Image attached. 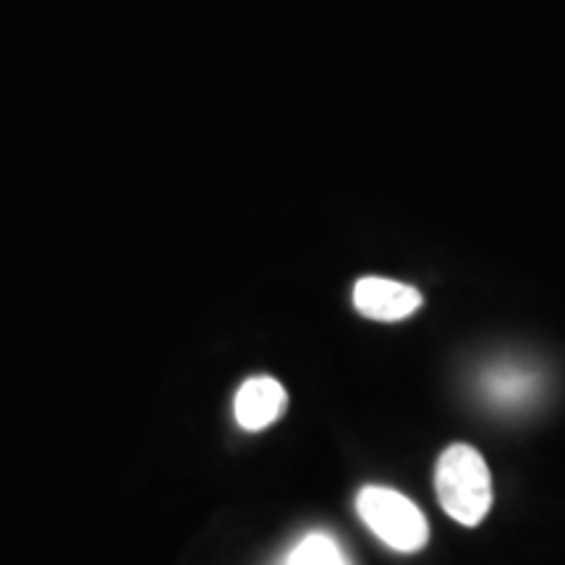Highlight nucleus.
Returning a JSON list of instances; mask_svg holds the SVG:
<instances>
[{"label": "nucleus", "instance_id": "1", "mask_svg": "<svg viewBox=\"0 0 565 565\" xmlns=\"http://www.w3.org/2000/svg\"><path fill=\"white\" fill-rule=\"evenodd\" d=\"M435 490L445 513L463 526H477L492 508L490 469L482 454L466 443L450 445L440 456Z\"/></svg>", "mask_w": 565, "mask_h": 565}, {"label": "nucleus", "instance_id": "2", "mask_svg": "<svg viewBox=\"0 0 565 565\" xmlns=\"http://www.w3.org/2000/svg\"><path fill=\"white\" fill-rule=\"evenodd\" d=\"M356 511L372 529V534H377L391 550L416 553L427 545V519L406 494L387 490V487H364L359 492Z\"/></svg>", "mask_w": 565, "mask_h": 565}, {"label": "nucleus", "instance_id": "3", "mask_svg": "<svg viewBox=\"0 0 565 565\" xmlns=\"http://www.w3.org/2000/svg\"><path fill=\"white\" fill-rule=\"evenodd\" d=\"M422 294L406 282L387 278H362L353 288V307L364 317L380 322H395L412 317L422 307Z\"/></svg>", "mask_w": 565, "mask_h": 565}, {"label": "nucleus", "instance_id": "4", "mask_svg": "<svg viewBox=\"0 0 565 565\" xmlns=\"http://www.w3.org/2000/svg\"><path fill=\"white\" fill-rule=\"evenodd\" d=\"M286 391L278 380L273 377H252L238 387L236 404H233V412H236V422L242 424L249 433H259V429L270 427V424L278 419L286 408Z\"/></svg>", "mask_w": 565, "mask_h": 565}, {"label": "nucleus", "instance_id": "5", "mask_svg": "<svg viewBox=\"0 0 565 565\" xmlns=\"http://www.w3.org/2000/svg\"><path fill=\"white\" fill-rule=\"evenodd\" d=\"M282 565H349V557L343 555V550L333 536L328 534H307L288 553Z\"/></svg>", "mask_w": 565, "mask_h": 565}]
</instances>
